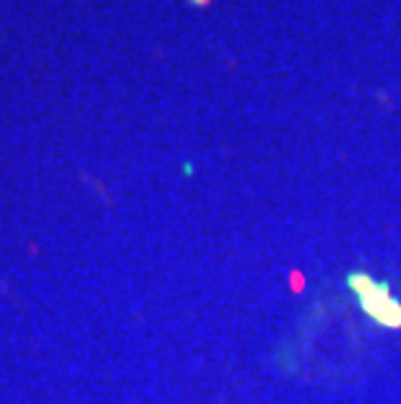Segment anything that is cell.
I'll use <instances>...</instances> for the list:
<instances>
[{
    "label": "cell",
    "mask_w": 401,
    "mask_h": 404,
    "mask_svg": "<svg viewBox=\"0 0 401 404\" xmlns=\"http://www.w3.org/2000/svg\"><path fill=\"white\" fill-rule=\"evenodd\" d=\"M190 3H196V6H206L209 0H190Z\"/></svg>",
    "instance_id": "cell-2"
},
{
    "label": "cell",
    "mask_w": 401,
    "mask_h": 404,
    "mask_svg": "<svg viewBox=\"0 0 401 404\" xmlns=\"http://www.w3.org/2000/svg\"><path fill=\"white\" fill-rule=\"evenodd\" d=\"M347 287L357 298L359 310L370 321H376L381 329L399 331L401 329V298L391 293V287L383 279H376L367 271H350Z\"/></svg>",
    "instance_id": "cell-1"
}]
</instances>
